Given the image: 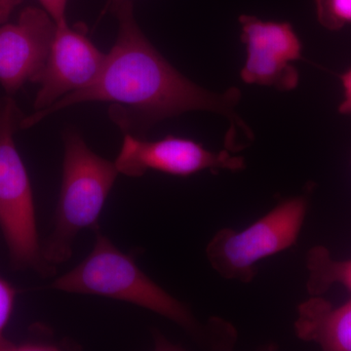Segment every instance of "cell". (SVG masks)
Returning <instances> with one entry per match:
<instances>
[{
  "label": "cell",
  "mask_w": 351,
  "mask_h": 351,
  "mask_svg": "<svg viewBox=\"0 0 351 351\" xmlns=\"http://www.w3.org/2000/svg\"><path fill=\"white\" fill-rule=\"evenodd\" d=\"M119 20L117 41L107 55L100 75L87 87L60 99L43 112L25 117L21 128H31L52 113L77 104L108 101L110 117L124 134L145 138L162 120L193 110L223 115L232 127L253 140L250 129L235 112L241 92L230 88L223 93L203 89L168 63L141 31L134 17L133 1L112 11Z\"/></svg>",
  "instance_id": "obj_1"
},
{
  "label": "cell",
  "mask_w": 351,
  "mask_h": 351,
  "mask_svg": "<svg viewBox=\"0 0 351 351\" xmlns=\"http://www.w3.org/2000/svg\"><path fill=\"white\" fill-rule=\"evenodd\" d=\"M95 233L96 239L89 255L55 279L51 288L129 302L172 321L203 345L212 348L232 345L237 336L234 328L218 318L202 324L186 304L149 278L133 256L120 251L100 230Z\"/></svg>",
  "instance_id": "obj_2"
},
{
  "label": "cell",
  "mask_w": 351,
  "mask_h": 351,
  "mask_svg": "<svg viewBox=\"0 0 351 351\" xmlns=\"http://www.w3.org/2000/svg\"><path fill=\"white\" fill-rule=\"evenodd\" d=\"M62 184L52 232L41 246L44 261L56 267L71 260L85 228L99 230V218L119 173L114 162L90 149L82 135H64Z\"/></svg>",
  "instance_id": "obj_3"
},
{
  "label": "cell",
  "mask_w": 351,
  "mask_h": 351,
  "mask_svg": "<svg viewBox=\"0 0 351 351\" xmlns=\"http://www.w3.org/2000/svg\"><path fill=\"white\" fill-rule=\"evenodd\" d=\"M24 119L11 97L0 98V228L14 269L54 276L41 253L31 180L14 140Z\"/></svg>",
  "instance_id": "obj_4"
},
{
  "label": "cell",
  "mask_w": 351,
  "mask_h": 351,
  "mask_svg": "<svg viewBox=\"0 0 351 351\" xmlns=\"http://www.w3.org/2000/svg\"><path fill=\"white\" fill-rule=\"evenodd\" d=\"M308 210V197L281 201L269 213L237 232L223 228L207 245L208 262L228 280L248 284L255 277V265L297 243Z\"/></svg>",
  "instance_id": "obj_5"
},
{
  "label": "cell",
  "mask_w": 351,
  "mask_h": 351,
  "mask_svg": "<svg viewBox=\"0 0 351 351\" xmlns=\"http://www.w3.org/2000/svg\"><path fill=\"white\" fill-rule=\"evenodd\" d=\"M119 174L143 177L149 171L177 177H189L202 171H240L246 167L242 156L230 152H213L188 138L169 135L156 141L124 134L119 156L114 161Z\"/></svg>",
  "instance_id": "obj_6"
},
{
  "label": "cell",
  "mask_w": 351,
  "mask_h": 351,
  "mask_svg": "<svg viewBox=\"0 0 351 351\" xmlns=\"http://www.w3.org/2000/svg\"><path fill=\"white\" fill-rule=\"evenodd\" d=\"M239 21L247 52L240 73L243 82L280 91L295 89L300 75L293 63L302 58V43L292 24L263 21L245 14Z\"/></svg>",
  "instance_id": "obj_7"
},
{
  "label": "cell",
  "mask_w": 351,
  "mask_h": 351,
  "mask_svg": "<svg viewBox=\"0 0 351 351\" xmlns=\"http://www.w3.org/2000/svg\"><path fill=\"white\" fill-rule=\"evenodd\" d=\"M107 55L86 34L57 25L47 61L34 83L40 85L34 100V112H43L66 95L87 87L100 75Z\"/></svg>",
  "instance_id": "obj_8"
},
{
  "label": "cell",
  "mask_w": 351,
  "mask_h": 351,
  "mask_svg": "<svg viewBox=\"0 0 351 351\" xmlns=\"http://www.w3.org/2000/svg\"><path fill=\"white\" fill-rule=\"evenodd\" d=\"M57 25L43 8L27 7L15 23L0 25V84L16 93L44 68Z\"/></svg>",
  "instance_id": "obj_9"
},
{
  "label": "cell",
  "mask_w": 351,
  "mask_h": 351,
  "mask_svg": "<svg viewBox=\"0 0 351 351\" xmlns=\"http://www.w3.org/2000/svg\"><path fill=\"white\" fill-rule=\"evenodd\" d=\"M298 338L326 351H351V299L332 306L322 295H311L297 308Z\"/></svg>",
  "instance_id": "obj_10"
},
{
  "label": "cell",
  "mask_w": 351,
  "mask_h": 351,
  "mask_svg": "<svg viewBox=\"0 0 351 351\" xmlns=\"http://www.w3.org/2000/svg\"><path fill=\"white\" fill-rule=\"evenodd\" d=\"M306 262L309 295H322L335 285L343 286L351 292V258L337 260L329 249L317 245L307 252Z\"/></svg>",
  "instance_id": "obj_11"
},
{
  "label": "cell",
  "mask_w": 351,
  "mask_h": 351,
  "mask_svg": "<svg viewBox=\"0 0 351 351\" xmlns=\"http://www.w3.org/2000/svg\"><path fill=\"white\" fill-rule=\"evenodd\" d=\"M318 22L336 32L351 25V0H314Z\"/></svg>",
  "instance_id": "obj_12"
},
{
  "label": "cell",
  "mask_w": 351,
  "mask_h": 351,
  "mask_svg": "<svg viewBox=\"0 0 351 351\" xmlns=\"http://www.w3.org/2000/svg\"><path fill=\"white\" fill-rule=\"evenodd\" d=\"M17 291L12 284L0 276V351H16L17 343H13L5 336L11 315L15 306Z\"/></svg>",
  "instance_id": "obj_13"
},
{
  "label": "cell",
  "mask_w": 351,
  "mask_h": 351,
  "mask_svg": "<svg viewBox=\"0 0 351 351\" xmlns=\"http://www.w3.org/2000/svg\"><path fill=\"white\" fill-rule=\"evenodd\" d=\"M41 8L46 11L57 25L68 23L66 17L68 0H38Z\"/></svg>",
  "instance_id": "obj_14"
},
{
  "label": "cell",
  "mask_w": 351,
  "mask_h": 351,
  "mask_svg": "<svg viewBox=\"0 0 351 351\" xmlns=\"http://www.w3.org/2000/svg\"><path fill=\"white\" fill-rule=\"evenodd\" d=\"M341 82L343 89V100L339 105V112L351 115V68L341 75Z\"/></svg>",
  "instance_id": "obj_15"
},
{
  "label": "cell",
  "mask_w": 351,
  "mask_h": 351,
  "mask_svg": "<svg viewBox=\"0 0 351 351\" xmlns=\"http://www.w3.org/2000/svg\"><path fill=\"white\" fill-rule=\"evenodd\" d=\"M22 2L23 0H0V25L8 21L11 14Z\"/></svg>",
  "instance_id": "obj_16"
},
{
  "label": "cell",
  "mask_w": 351,
  "mask_h": 351,
  "mask_svg": "<svg viewBox=\"0 0 351 351\" xmlns=\"http://www.w3.org/2000/svg\"><path fill=\"white\" fill-rule=\"evenodd\" d=\"M127 1H133V0H108L107 6L105 8V12L107 11H112L115 7L120 5V4L124 3Z\"/></svg>",
  "instance_id": "obj_17"
}]
</instances>
